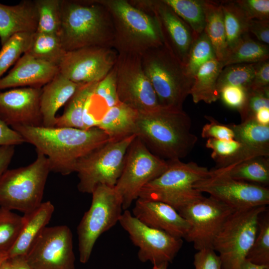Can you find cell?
<instances>
[{
  "label": "cell",
  "instance_id": "6da1fadb",
  "mask_svg": "<svg viewBox=\"0 0 269 269\" xmlns=\"http://www.w3.org/2000/svg\"><path fill=\"white\" fill-rule=\"evenodd\" d=\"M11 128L46 156L51 171L63 175L75 172L81 158L110 141L108 135L97 127L84 130L17 126Z\"/></svg>",
  "mask_w": 269,
  "mask_h": 269
},
{
  "label": "cell",
  "instance_id": "7a4b0ae2",
  "mask_svg": "<svg viewBox=\"0 0 269 269\" xmlns=\"http://www.w3.org/2000/svg\"><path fill=\"white\" fill-rule=\"evenodd\" d=\"M191 125L190 117L183 109L159 106L138 112L134 134L159 157L180 160L191 152L197 141L191 132Z\"/></svg>",
  "mask_w": 269,
  "mask_h": 269
},
{
  "label": "cell",
  "instance_id": "3957f363",
  "mask_svg": "<svg viewBox=\"0 0 269 269\" xmlns=\"http://www.w3.org/2000/svg\"><path fill=\"white\" fill-rule=\"evenodd\" d=\"M59 36L65 51L91 46L112 48L111 16L98 0H61Z\"/></svg>",
  "mask_w": 269,
  "mask_h": 269
},
{
  "label": "cell",
  "instance_id": "277c9868",
  "mask_svg": "<svg viewBox=\"0 0 269 269\" xmlns=\"http://www.w3.org/2000/svg\"><path fill=\"white\" fill-rule=\"evenodd\" d=\"M109 11L114 29L112 48L118 54L141 56L163 44L155 17L126 0H98Z\"/></svg>",
  "mask_w": 269,
  "mask_h": 269
},
{
  "label": "cell",
  "instance_id": "5b68a950",
  "mask_svg": "<svg viewBox=\"0 0 269 269\" xmlns=\"http://www.w3.org/2000/svg\"><path fill=\"white\" fill-rule=\"evenodd\" d=\"M141 60L160 106L183 109L193 81L183 63L164 43L146 51Z\"/></svg>",
  "mask_w": 269,
  "mask_h": 269
},
{
  "label": "cell",
  "instance_id": "8992f818",
  "mask_svg": "<svg viewBox=\"0 0 269 269\" xmlns=\"http://www.w3.org/2000/svg\"><path fill=\"white\" fill-rule=\"evenodd\" d=\"M167 161L166 169L142 188L138 198L165 203L178 211L203 196L194 184L207 176L209 170L194 162Z\"/></svg>",
  "mask_w": 269,
  "mask_h": 269
},
{
  "label": "cell",
  "instance_id": "52a82bcc",
  "mask_svg": "<svg viewBox=\"0 0 269 269\" xmlns=\"http://www.w3.org/2000/svg\"><path fill=\"white\" fill-rule=\"evenodd\" d=\"M50 171L47 158L39 152L30 164L6 170L0 179V207L23 214L36 209Z\"/></svg>",
  "mask_w": 269,
  "mask_h": 269
},
{
  "label": "cell",
  "instance_id": "ba28073f",
  "mask_svg": "<svg viewBox=\"0 0 269 269\" xmlns=\"http://www.w3.org/2000/svg\"><path fill=\"white\" fill-rule=\"evenodd\" d=\"M267 208L262 206L234 211L225 221L213 244L222 269H238L246 260L256 237L260 216Z\"/></svg>",
  "mask_w": 269,
  "mask_h": 269
},
{
  "label": "cell",
  "instance_id": "9c48e42d",
  "mask_svg": "<svg viewBox=\"0 0 269 269\" xmlns=\"http://www.w3.org/2000/svg\"><path fill=\"white\" fill-rule=\"evenodd\" d=\"M134 134L109 141L81 158L75 172L78 174V190L91 194L98 186L114 187L122 172L127 152Z\"/></svg>",
  "mask_w": 269,
  "mask_h": 269
},
{
  "label": "cell",
  "instance_id": "30bf717a",
  "mask_svg": "<svg viewBox=\"0 0 269 269\" xmlns=\"http://www.w3.org/2000/svg\"><path fill=\"white\" fill-rule=\"evenodd\" d=\"M91 194L90 207L77 229L79 260L82 264L88 262L97 240L119 222L124 211L114 187L101 185Z\"/></svg>",
  "mask_w": 269,
  "mask_h": 269
},
{
  "label": "cell",
  "instance_id": "8fae6325",
  "mask_svg": "<svg viewBox=\"0 0 269 269\" xmlns=\"http://www.w3.org/2000/svg\"><path fill=\"white\" fill-rule=\"evenodd\" d=\"M168 166L167 160L153 154L136 136L128 149L124 168L114 189L123 210H128L142 188L159 176Z\"/></svg>",
  "mask_w": 269,
  "mask_h": 269
},
{
  "label": "cell",
  "instance_id": "7c38bea8",
  "mask_svg": "<svg viewBox=\"0 0 269 269\" xmlns=\"http://www.w3.org/2000/svg\"><path fill=\"white\" fill-rule=\"evenodd\" d=\"M194 188L223 203L234 211L269 204L267 187L237 180L223 169L214 168L194 184Z\"/></svg>",
  "mask_w": 269,
  "mask_h": 269
},
{
  "label": "cell",
  "instance_id": "4fadbf2b",
  "mask_svg": "<svg viewBox=\"0 0 269 269\" xmlns=\"http://www.w3.org/2000/svg\"><path fill=\"white\" fill-rule=\"evenodd\" d=\"M234 211L216 199L203 196L178 211L190 226L184 239L197 251L213 249L215 238Z\"/></svg>",
  "mask_w": 269,
  "mask_h": 269
},
{
  "label": "cell",
  "instance_id": "5bb4252c",
  "mask_svg": "<svg viewBox=\"0 0 269 269\" xmlns=\"http://www.w3.org/2000/svg\"><path fill=\"white\" fill-rule=\"evenodd\" d=\"M119 223L138 247L137 257L142 263H171L182 246V239L145 225L128 210H124Z\"/></svg>",
  "mask_w": 269,
  "mask_h": 269
},
{
  "label": "cell",
  "instance_id": "9a60e30c",
  "mask_svg": "<svg viewBox=\"0 0 269 269\" xmlns=\"http://www.w3.org/2000/svg\"><path fill=\"white\" fill-rule=\"evenodd\" d=\"M115 67L119 102L138 112L150 111L160 106L143 70L140 56L118 54Z\"/></svg>",
  "mask_w": 269,
  "mask_h": 269
},
{
  "label": "cell",
  "instance_id": "2e32d148",
  "mask_svg": "<svg viewBox=\"0 0 269 269\" xmlns=\"http://www.w3.org/2000/svg\"><path fill=\"white\" fill-rule=\"evenodd\" d=\"M25 257L33 269H75L71 230L66 225L46 227Z\"/></svg>",
  "mask_w": 269,
  "mask_h": 269
},
{
  "label": "cell",
  "instance_id": "e0dca14e",
  "mask_svg": "<svg viewBox=\"0 0 269 269\" xmlns=\"http://www.w3.org/2000/svg\"><path fill=\"white\" fill-rule=\"evenodd\" d=\"M118 55L113 48L99 46L67 51L58 66L59 72L77 84L98 82L114 67Z\"/></svg>",
  "mask_w": 269,
  "mask_h": 269
},
{
  "label": "cell",
  "instance_id": "ac0fdd59",
  "mask_svg": "<svg viewBox=\"0 0 269 269\" xmlns=\"http://www.w3.org/2000/svg\"><path fill=\"white\" fill-rule=\"evenodd\" d=\"M134 6L153 15L159 24L163 43L185 65L195 40L190 27L164 0H130Z\"/></svg>",
  "mask_w": 269,
  "mask_h": 269
},
{
  "label": "cell",
  "instance_id": "d6986e66",
  "mask_svg": "<svg viewBox=\"0 0 269 269\" xmlns=\"http://www.w3.org/2000/svg\"><path fill=\"white\" fill-rule=\"evenodd\" d=\"M41 89L24 87L0 91V120L10 128L42 126Z\"/></svg>",
  "mask_w": 269,
  "mask_h": 269
},
{
  "label": "cell",
  "instance_id": "ffe728a7",
  "mask_svg": "<svg viewBox=\"0 0 269 269\" xmlns=\"http://www.w3.org/2000/svg\"><path fill=\"white\" fill-rule=\"evenodd\" d=\"M133 215L145 225L184 239L189 224L170 205L160 201L138 198L133 209Z\"/></svg>",
  "mask_w": 269,
  "mask_h": 269
},
{
  "label": "cell",
  "instance_id": "44dd1931",
  "mask_svg": "<svg viewBox=\"0 0 269 269\" xmlns=\"http://www.w3.org/2000/svg\"><path fill=\"white\" fill-rule=\"evenodd\" d=\"M58 73V66L25 53L9 73L0 79V90L25 86L42 88Z\"/></svg>",
  "mask_w": 269,
  "mask_h": 269
},
{
  "label": "cell",
  "instance_id": "7402d4cb",
  "mask_svg": "<svg viewBox=\"0 0 269 269\" xmlns=\"http://www.w3.org/2000/svg\"><path fill=\"white\" fill-rule=\"evenodd\" d=\"M37 24L38 14L34 0H22L14 5L0 3L1 46L14 34L35 32Z\"/></svg>",
  "mask_w": 269,
  "mask_h": 269
},
{
  "label": "cell",
  "instance_id": "603a6c76",
  "mask_svg": "<svg viewBox=\"0 0 269 269\" xmlns=\"http://www.w3.org/2000/svg\"><path fill=\"white\" fill-rule=\"evenodd\" d=\"M82 85L69 80L59 72L42 87L40 105L42 126L55 127L57 112L67 103Z\"/></svg>",
  "mask_w": 269,
  "mask_h": 269
},
{
  "label": "cell",
  "instance_id": "cb8c5ba5",
  "mask_svg": "<svg viewBox=\"0 0 269 269\" xmlns=\"http://www.w3.org/2000/svg\"><path fill=\"white\" fill-rule=\"evenodd\" d=\"M54 211L50 201L42 202L32 211L24 214V223L12 248L7 253L8 258L25 257L30 248L49 223Z\"/></svg>",
  "mask_w": 269,
  "mask_h": 269
},
{
  "label": "cell",
  "instance_id": "d4e9b609",
  "mask_svg": "<svg viewBox=\"0 0 269 269\" xmlns=\"http://www.w3.org/2000/svg\"><path fill=\"white\" fill-rule=\"evenodd\" d=\"M234 139L242 145L241 162L260 156H269V125H263L255 120L229 125Z\"/></svg>",
  "mask_w": 269,
  "mask_h": 269
},
{
  "label": "cell",
  "instance_id": "484cf974",
  "mask_svg": "<svg viewBox=\"0 0 269 269\" xmlns=\"http://www.w3.org/2000/svg\"><path fill=\"white\" fill-rule=\"evenodd\" d=\"M138 112L119 102L108 109L97 127L103 131L110 140H117L134 134Z\"/></svg>",
  "mask_w": 269,
  "mask_h": 269
},
{
  "label": "cell",
  "instance_id": "4316f807",
  "mask_svg": "<svg viewBox=\"0 0 269 269\" xmlns=\"http://www.w3.org/2000/svg\"><path fill=\"white\" fill-rule=\"evenodd\" d=\"M223 68L222 62L215 58L206 62L198 69L193 77L190 92L194 103L203 101L211 104L220 98L216 85Z\"/></svg>",
  "mask_w": 269,
  "mask_h": 269
},
{
  "label": "cell",
  "instance_id": "83f0119b",
  "mask_svg": "<svg viewBox=\"0 0 269 269\" xmlns=\"http://www.w3.org/2000/svg\"><path fill=\"white\" fill-rule=\"evenodd\" d=\"M205 26L204 31L210 39L217 60L223 62L227 55L224 17L220 1L204 0Z\"/></svg>",
  "mask_w": 269,
  "mask_h": 269
},
{
  "label": "cell",
  "instance_id": "f1b7e54d",
  "mask_svg": "<svg viewBox=\"0 0 269 269\" xmlns=\"http://www.w3.org/2000/svg\"><path fill=\"white\" fill-rule=\"evenodd\" d=\"M98 82L82 85L65 104L62 115L56 117L55 127L84 129L82 119L87 102Z\"/></svg>",
  "mask_w": 269,
  "mask_h": 269
},
{
  "label": "cell",
  "instance_id": "f546056e",
  "mask_svg": "<svg viewBox=\"0 0 269 269\" xmlns=\"http://www.w3.org/2000/svg\"><path fill=\"white\" fill-rule=\"evenodd\" d=\"M220 2L224 17L227 56L240 42L244 36L249 33V20L235 0H222Z\"/></svg>",
  "mask_w": 269,
  "mask_h": 269
},
{
  "label": "cell",
  "instance_id": "4dcf8cb0",
  "mask_svg": "<svg viewBox=\"0 0 269 269\" xmlns=\"http://www.w3.org/2000/svg\"><path fill=\"white\" fill-rule=\"evenodd\" d=\"M225 170L232 178L267 187L269 184V156H257L243 161Z\"/></svg>",
  "mask_w": 269,
  "mask_h": 269
},
{
  "label": "cell",
  "instance_id": "1f68e13d",
  "mask_svg": "<svg viewBox=\"0 0 269 269\" xmlns=\"http://www.w3.org/2000/svg\"><path fill=\"white\" fill-rule=\"evenodd\" d=\"M66 52L59 35L35 32L32 35L29 47L25 53L58 66Z\"/></svg>",
  "mask_w": 269,
  "mask_h": 269
},
{
  "label": "cell",
  "instance_id": "d6a6232c",
  "mask_svg": "<svg viewBox=\"0 0 269 269\" xmlns=\"http://www.w3.org/2000/svg\"><path fill=\"white\" fill-rule=\"evenodd\" d=\"M269 58L268 45L254 40L247 33L222 63L224 67L232 64L256 63Z\"/></svg>",
  "mask_w": 269,
  "mask_h": 269
},
{
  "label": "cell",
  "instance_id": "836d02e7",
  "mask_svg": "<svg viewBox=\"0 0 269 269\" xmlns=\"http://www.w3.org/2000/svg\"><path fill=\"white\" fill-rule=\"evenodd\" d=\"M190 27L195 39L205 26L204 0H164Z\"/></svg>",
  "mask_w": 269,
  "mask_h": 269
},
{
  "label": "cell",
  "instance_id": "e575fe53",
  "mask_svg": "<svg viewBox=\"0 0 269 269\" xmlns=\"http://www.w3.org/2000/svg\"><path fill=\"white\" fill-rule=\"evenodd\" d=\"M38 14L36 32L59 35L61 25V0H34Z\"/></svg>",
  "mask_w": 269,
  "mask_h": 269
},
{
  "label": "cell",
  "instance_id": "d590c367",
  "mask_svg": "<svg viewBox=\"0 0 269 269\" xmlns=\"http://www.w3.org/2000/svg\"><path fill=\"white\" fill-rule=\"evenodd\" d=\"M206 147L212 149L211 157L216 162L215 168H225L241 162L242 145L237 140L208 138Z\"/></svg>",
  "mask_w": 269,
  "mask_h": 269
},
{
  "label": "cell",
  "instance_id": "8d00e7d4",
  "mask_svg": "<svg viewBox=\"0 0 269 269\" xmlns=\"http://www.w3.org/2000/svg\"><path fill=\"white\" fill-rule=\"evenodd\" d=\"M246 260L256 265L269 267V213L267 208L260 216L256 237Z\"/></svg>",
  "mask_w": 269,
  "mask_h": 269
},
{
  "label": "cell",
  "instance_id": "74e56055",
  "mask_svg": "<svg viewBox=\"0 0 269 269\" xmlns=\"http://www.w3.org/2000/svg\"><path fill=\"white\" fill-rule=\"evenodd\" d=\"M23 223V216L0 207V253L7 254L16 241Z\"/></svg>",
  "mask_w": 269,
  "mask_h": 269
},
{
  "label": "cell",
  "instance_id": "f35d334b",
  "mask_svg": "<svg viewBox=\"0 0 269 269\" xmlns=\"http://www.w3.org/2000/svg\"><path fill=\"white\" fill-rule=\"evenodd\" d=\"M33 33L14 34L2 45L0 50V76L27 51Z\"/></svg>",
  "mask_w": 269,
  "mask_h": 269
},
{
  "label": "cell",
  "instance_id": "ab89813d",
  "mask_svg": "<svg viewBox=\"0 0 269 269\" xmlns=\"http://www.w3.org/2000/svg\"><path fill=\"white\" fill-rule=\"evenodd\" d=\"M255 71V63H242L227 65L222 70L217 81L220 90L227 85L241 86L248 89L251 84Z\"/></svg>",
  "mask_w": 269,
  "mask_h": 269
},
{
  "label": "cell",
  "instance_id": "60d3db41",
  "mask_svg": "<svg viewBox=\"0 0 269 269\" xmlns=\"http://www.w3.org/2000/svg\"><path fill=\"white\" fill-rule=\"evenodd\" d=\"M216 58L213 45L203 31L193 41L185 65L188 75L193 77L198 69L206 62Z\"/></svg>",
  "mask_w": 269,
  "mask_h": 269
},
{
  "label": "cell",
  "instance_id": "b9f144b4",
  "mask_svg": "<svg viewBox=\"0 0 269 269\" xmlns=\"http://www.w3.org/2000/svg\"><path fill=\"white\" fill-rule=\"evenodd\" d=\"M244 105L239 111L242 122L255 120L256 113L263 108H269V86L247 89Z\"/></svg>",
  "mask_w": 269,
  "mask_h": 269
},
{
  "label": "cell",
  "instance_id": "7bdbcfd3",
  "mask_svg": "<svg viewBox=\"0 0 269 269\" xmlns=\"http://www.w3.org/2000/svg\"><path fill=\"white\" fill-rule=\"evenodd\" d=\"M93 95L104 99L107 109L114 106L119 102L117 91L115 65L109 73L98 82L93 92Z\"/></svg>",
  "mask_w": 269,
  "mask_h": 269
},
{
  "label": "cell",
  "instance_id": "ee69618b",
  "mask_svg": "<svg viewBox=\"0 0 269 269\" xmlns=\"http://www.w3.org/2000/svg\"><path fill=\"white\" fill-rule=\"evenodd\" d=\"M235 1L248 20H269V0H238Z\"/></svg>",
  "mask_w": 269,
  "mask_h": 269
},
{
  "label": "cell",
  "instance_id": "f6af8a7d",
  "mask_svg": "<svg viewBox=\"0 0 269 269\" xmlns=\"http://www.w3.org/2000/svg\"><path fill=\"white\" fill-rule=\"evenodd\" d=\"M205 118L209 122L202 128L201 136L203 138L226 140L234 139V132L229 125L221 124L211 116H205Z\"/></svg>",
  "mask_w": 269,
  "mask_h": 269
},
{
  "label": "cell",
  "instance_id": "bcb514c9",
  "mask_svg": "<svg viewBox=\"0 0 269 269\" xmlns=\"http://www.w3.org/2000/svg\"><path fill=\"white\" fill-rule=\"evenodd\" d=\"M247 90L238 86L227 85L219 91L220 98L227 107L240 111L245 104Z\"/></svg>",
  "mask_w": 269,
  "mask_h": 269
},
{
  "label": "cell",
  "instance_id": "7dc6e473",
  "mask_svg": "<svg viewBox=\"0 0 269 269\" xmlns=\"http://www.w3.org/2000/svg\"><path fill=\"white\" fill-rule=\"evenodd\" d=\"M194 269H222L220 258L212 249L197 251L194 256Z\"/></svg>",
  "mask_w": 269,
  "mask_h": 269
},
{
  "label": "cell",
  "instance_id": "c3c4849f",
  "mask_svg": "<svg viewBox=\"0 0 269 269\" xmlns=\"http://www.w3.org/2000/svg\"><path fill=\"white\" fill-rule=\"evenodd\" d=\"M268 86H269V59L255 63L254 75L249 89H255Z\"/></svg>",
  "mask_w": 269,
  "mask_h": 269
},
{
  "label": "cell",
  "instance_id": "681fc988",
  "mask_svg": "<svg viewBox=\"0 0 269 269\" xmlns=\"http://www.w3.org/2000/svg\"><path fill=\"white\" fill-rule=\"evenodd\" d=\"M24 142V139L18 132L0 120V146H15Z\"/></svg>",
  "mask_w": 269,
  "mask_h": 269
},
{
  "label": "cell",
  "instance_id": "f907efd6",
  "mask_svg": "<svg viewBox=\"0 0 269 269\" xmlns=\"http://www.w3.org/2000/svg\"><path fill=\"white\" fill-rule=\"evenodd\" d=\"M248 31L253 33L264 44L269 43V20H249Z\"/></svg>",
  "mask_w": 269,
  "mask_h": 269
},
{
  "label": "cell",
  "instance_id": "816d5d0a",
  "mask_svg": "<svg viewBox=\"0 0 269 269\" xmlns=\"http://www.w3.org/2000/svg\"><path fill=\"white\" fill-rule=\"evenodd\" d=\"M13 145L0 146V179L7 170L14 153Z\"/></svg>",
  "mask_w": 269,
  "mask_h": 269
},
{
  "label": "cell",
  "instance_id": "f5cc1de1",
  "mask_svg": "<svg viewBox=\"0 0 269 269\" xmlns=\"http://www.w3.org/2000/svg\"><path fill=\"white\" fill-rule=\"evenodd\" d=\"M11 269H33L28 263L25 257L18 256L8 258Z\"/></svg>",
  "mask_w": 269,
  "mask_h": 269
},
{
  "label": "cell",
  "instance_id": "db71d44e",
  "mask_svg": "<svg viewBox=\"0 0 269 269\" xmlns=\"http://www.w3.org/2000/svg\"><path fill=\"white\" fill-rule=\"evenodd\" d=\"M255 120L260 124L269 125V108H263L259 110L255 115Z\"/></svg>",
  "mask_w": 269,
  "mask_h": 269
},
{
  "label": "cell",
  "instance_id": "11a10c76",
  "mask_svg": "<svg viewBox=\"0 0 269 269\" xmlns=\"http://www.w3.org/2000/svg\"><path fill=\"white\" fill-rule=\"evenodd\" d=\"M266 267L258 266L245 260L239 266L238 269H264Z\"/></svg>",
  "mask_w": 269,
  "mask_h": 269
},
{
  "label": "cell",
  "instance_id": "9f6ffc18",
  "mask_svg": "<svg viewBox=\"0 0 269 269\" xmlns=\"http://www.w3.org/2000/svg\"><path fill=\"white\" fill-rule=\"evenodd\" d=\"M169 263H163L153 265L152 269H167Z\"/></svg>",
  "mask_w": 269,
  "mask_h": 269
},
{
  "label": "cell",
  "instance_id": "6f0895ef",
  "mask_svg": "<svg viewBox=\"0 0 269 269\" xmlns=\"http://www.w3.org/2000/svg\"><path fill=\"white\" fill-rule=\"evenodd\" d=\"M0 269H11L8 258L1 265Z\"/></svg>",
  "mask_w": 269,
  "mask_h": 269
},
{
  "label": "cell",
  "instance_id": "680465c9",
  "mask_svg": "<svg viewBox=\"0 0 269 269\" xmlns=\"http://www.w3.org/2000/svg\"><path fill=\"white\" fill-rule=\"evenodd\" d=\"M8 258L6 253H0V266Z\"/></svg>",
  "mask_w": 269,
  "mask_h": 269
},
{
  "label": "cell",
  "instance_id": "91938a15",
  "mask_svg": "<svg viewBox=\"0 0 269 269\" xmlns=\"http://www.w3.org/2000/svg\"><path fill=\"white\" fill-rule=\"evenodd\" d=\"M264 269H269V267L265 268Z\"/></svg>",
  "mask_w": 269,
  "mask_h": 269
}]
</instances>
